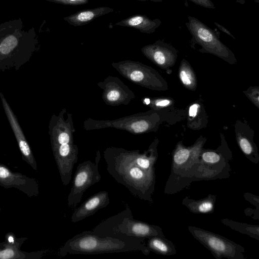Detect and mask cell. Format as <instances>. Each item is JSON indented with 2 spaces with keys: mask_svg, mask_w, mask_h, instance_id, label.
I'll list each match as a JSON object with an SVG mask.
<instances>
[{
  "mask_svg": "<svg viewBox=\"0 0 259 259\" xmlns=\"http://www.w3.org/2000/svg\"><path fill=\"white\" fill-rule=\"evenodd\" d=\"M107 170L118 183L140 199L153 202L155 184V170H147L134 160L131 150L110 147L103 151Z\"/></svg>",
  "mask_w": 259,
  "mask_h": 259,
  "instance_id": "1",
  "label": "cell"
},
{
  "mask_svg": "<svg viewBox=\"0 0 259 259\" xmlns=\"http://www.w3.org/2000/svg\"><path fill=\"white\" fill-rule=\"evenodd\" d=\"M38 37L34 28H24L21 18L0 24V71L18 70L36 51Z\"/></svg>",
  "mask_w": 259,
  "mask_h": 259,
  "instance_id": "2",
  "label": "cell"
},
{
  "mask_svg": "<svg viewBox=\"0 0 259 259\" xmlns=\"http://www.w3.org/2000/svg\"><path fill=\"white\" fill-rule=\"evenodd\" d=\"M75 132L72 114L67 112L65 108L58 115L52 116L49 134L53 154L64 186L70 182L74 165L78 160L79 150L74 143Z\"/></svg>",
  "mask_w": 259,
  "mask_h": 259,
  "instance_id": "3",
  "label": "cell"
},
{
  "mask_svg": "<svg viewBox=\"0 0 259 259\" xmlns=\"http://www.w3.org/2000/svg\"><path fill=\"white\" fill-rule=\"evenodd\" d=\"M144 239L101 237L92 231H84L68 239L59 250L64 257L68 254H98L140 251L147 255L150 251Z\"/></svg>",
  "mask_w": 259,
  "mask_h": 259,
  "instance_id": "4",
  "label": "cell"
},
{
  "mask_svg": "<svg viewBox=\"0 0 259 259\" xmlns=\"http://www.w3.org/2000/svg\"><path fill=\"white\" fill-rule=\"evenodd\" d=\"M92 231L101 237L118 238L146 239L164 235L160 227L134 219L128 206L122 211L101 222Z\"/></svg>",
  "mask_w": 259,
  "mask_h": 259,
  "instance_id": "5",
  "label": "cell"
},
{
  "mask_svg": "<svg viewBox=\"0 0 259 259\" xmlns=\"http://www.w3.org/2000/svg\"><path fill=\"white\" fill-rule=\"evenodd\" d=\"M204 143L202 140L191 147L177 144L172 154L171 170L164 189L165 194L176 193L194 181Z\"/></svg>",
  "mask_w": 259,
  "mask_h": 259,
  "instance_id": "6",
  "label": "cell"
},
{
  "mask_svg": "<svg viewBox=\"0 0 259 259\" xmlns=\"http://www.w3.org/2000/svg\"><path fill=\"white\" fill-rule=\"evenodd\" d=\"M156 110L127 115L111 120H98L89 118L83 124L85 130H94L104 128L121 130L134 135L154 131L157 127L158 116Z\"/></svg>",
  "mask_w": 259,
  "mask_h": 259,
  "instance_id": "7",
  "label": "cell"
},
{
  "mask_svg": "<svg viewBox=\"0 0 259 259\" xmlns=\"http://www.w3.org/2000/svg\"><path fill=\"white\" fill-rule=\"evenodd\" d=\"M185 24L192 35L190 40L192 48L198 45L201 53L215 55L229 63L236 62L234 54L220 40L214 30L195 17L189 16Z\"/></svg>",
  "mask_w": 259,
  "mask_h": 259,
  "instance_id": "8",
  "label": "cell"
},
{
  "mask_svg": "<svg viewBox=\"0 0 259 259\" xmlns=\"http://www.w3.org/2000/svg\"><path fill=\"white\" fill-rule=\"evenodd\" d=\"M189 232L217 259H244V248L236 242L207 230L189 226Z\"/></svg>",
  "mask_w": 259,
  "mask_h": 259,
  "instance_id": "9",
  "label": "cell"
},
{
  "mask_svg": "<svg viewBox=\"0 0 259 259\" xmlns=\"http://www.w3.org/2000/svg\"><path fill=\"white\" fill-rule=\"evenodd\" d=\"M112 67L131 82L152 90L164 91L166 82L153 68L140 62L124 60L113 62Z\"/></svg>",
  "mask_w": 259,
  "mask_h": 259,
  "instance_id": "10",
  "label": "cell"
},
{
  "mask_svg": "<svg viewBox=\"0 0 259 259\" xmlns=\"http://www.w3.org/2000/svg\"><path fill=\"white\" fill-rule=\"evenodd\" d=\"M100 158L101 154L98 150L95 162L87 160L77 165L67 197V205L69 207L75 208L80 202L84 192L89 187L100 181L101 176L98 168Z\"/></svg>",
  "mask_w": 259,
  "mask_h": 259,
  "instance_id": "11",
  "label": "cell"
},
{
  "mask_svg": "<svg viewBox=\"0 0 259 259\" xmlns=\"http://www.w3.org/2000/svg\"><path fill=\"white\" fill-rule=\"evenodd\" d=\"M231 155L227 156L219 150H203L200 153V165L194 178V181L226 179L231 170L229 160Z\"/></svg>",
  "mask_w": 259,
  "mask_h": 259,
  "instance_id": "12",
  "label": "cell"
},
{
  "mask_svg": "<svg viewBox=\"0 0 259 259\" xmlns=\"http://www.w3.org/2000/svg\"><path fill=\"white\" fill-rule=\"evenodd\" d=\"M97 85L103 91L102 97L107 105H127L136 98L134 93L116 76H109Z\"/></svg>",
  "mask_w": 259,
  "mask_h": 259,
  "instance_id": "13",
  "label": "cell"
},
{
  "mask_svg": "<svg viewBox=\"0 0 259 259\" xmlns=\"http://www.w3.org/2000/svg\"><path fill=\"white\" fill-rule=\"evenodd\" d=\"M0 186L5 188H16L27 196H37L38 183L36 179L19 172L12 171L6 165L0 163Z\"/></svg>",
  "mask_w": 259,
  "mask_h": 259,
  "instance_id": "14",
  "label": "cell"
},
{
  "mask_svg": "<svg viewBox=\"0 0 259 259\" xmlns=\"http://www.w3.org/2000/svg\"><path fill=\"white\" fill-rule=\"evenodd\" d=\"M3 107L17 141L22 159L35 171H37L36 161L18 118L2 93H0Z\"/></svg>",
  "mask_w": 259,
  "mask_h": 259,
  "instance_id": "15",
  "label": "cell"
},
{
  "mask_svg": "<svg viewBox=\"0 0 259 259\" xmlns=\"http://www.w3.org/2000/svg\"><path fill=\"white\" fill-rule=\"evenodd\" d=\"M26 237L17 238L13 233H8L5 240L0 243V259H40L48 250L26 252L20 249Z\"/></svg>",
  "mask_w": 259,
  "mask_h": 259,
  "instance_id": "16",
  "label": "cell"
},
{
  "mask_svg": "<svg viewBox=\"0 0 259 259\" xmlns=\"http://www.w3.org/2000/svg\"><path fill=\"white\" fill-rule=\"evenodd\" d=\"M143 54L158 67L166 69L175 64L178 52L172 46L158 40L141 49Z\"/></svg>",
  "mask_w": 259,
  "mask_h": 259,
  "instance_id": "17",
  "label": "cell"
},
{
  "mask_svg": "<svg viewBox=\"0 0 259 259\" xmlns=\"http://www.w3.org/2000/svg\"><path fill=\"white\" fill-rule=\"evenodd\" d=\"M110 198L106 191H100L83 202L74 210L71 217L73 223L79 222L94 214L109 204Z\"/></svg>",
  "mask_w": 259,
  "mask_h": 259,
  "instance_id": "18",
  "label": "cell"
},
{
  "mask_svg": "<svg viewBox=\"0 0 259 259\" xmlns=\"http://www.w3.org/2000/svg\"><path fill=\"white\" fill-rule=\"evenodd\" d=\"M159 19L152 20L146 15H135L123 19L115 24V25L130 27L139 30L141 32L151 34L161 25Z\"/></svg>",
  "mask_w": 259,
  "mask_h": 259,
  "instance_id": "19",
  "label": "cell"
},
{
  "mask_svg": "<svg viewBox=\"0 0 259 259\" xmlns=\"http://www.w3.org/2000/svg\"><path fill=\"white\" fill-rule=\"evenodd\" d=\"M114 9L108 7H100L79 11L63 19L74 26H82L94 20L96 18L113 12Z\"/></svg>",
  "mask_w": 259,
  "mask_h": 259,
  "instance_id": "20",
  "label": "cell"
},
{
  "mask_svg": "<svg viewBox=\"0 0 259 259\" xmlns=\"http://www.w3.org/2000/svg\"><path fill=\"white\" fill-rule=\"evenodd\" d=\"M215 201L216 195L210 194L206 197L198 200L186 196L182 200V204L193 213H208L213 212Z\"/></svg>",
  "mask_w": 259,
  "mask_h": 259,
  "instance_id": "21",
  "label": "cell"
},
{
  "mask_svg": "<svg viewBox=\"0 0 259 259\" xmlns=\"http://www.w3.org/2000/svg\"><path fill=\"white\" fill-rule=\"evenodd\" d=\"M147 239L146 245L150 251L166 256L172 255L176 253L175 245L165 238L164 235L152 236Z\"/></svg>",
  "mask_w": 259,
  "mask_h": 259,
  "instance_id": "22",
  "label": "cell"
},
{
  "mask_svg": "<svg viewBox=\"0 0 259 259\" xmlns=\"http://www.w3.org/2000/svg\"><path fill=\"white\" fill-rule=\"evenodd\" d=\"M221 222L232 230L259 240V226L257 225H252L244 223L237 222L229 219H223L221 220Z\"/></svg>",
  "mask_w": 259,
  "mask_h": 259,
  "instance_id": "23",
  "label": "cell"
},
{
  "mask_svg": "<svg viewBox=\"0 0 259 259\" xmlns=\"http://www.w3.org/2000/svg\"><path fill=\"white\" fill-rule=\"evenodd\" d=\"M237 141L240 149L247 158L257 164L259 162V155L255 144L251 139L243 136H237Z\"/></svg>",
  "mask_w": 259,
  "mask_h": 259,
  "instance_id": "24",
  "label": "cell"
},
{
  "mask_svg": "<svg viewBox=\"0 0 259 259\" xmlns=\"http://www.w3.org/2000/svg\"><path fill=\"white\" fill-rule=\"evenodd\" d=\"M179 77L185 88L194 91L197 86L195 73L190 64L185 60L182 61L179 69Z\"/></svg>",
  "mask_w": 259,
  "mask_h": 259,
  "instance_id": "25",
  "label": "cell"
},
{
  "mask_svg": "<svg viewBox=\"0 0 259 259\" xmlns=\"http://www.w3.org/2000/svg\"><path fill=\"white\" fill-rule=\"evenodd\" d=\"M50 2H53L57 4L69 5V6H78L87 4L89 3V0H46Z\"/></svg>",
  "mask_w": 259,
  "mask_h": 259,
  "instance_id": "26",
  "label": "cell"
},
{
  "mask_svg": "<svg viewBox=\"0 0 259 259\" xmlns=\"http://www.w3.org/2000/svg\"><path fill=\"white\" fill-rule=\"evenodd\" d=\"M243 197L244 198L249 201L251 204L255 205L256 207V209L258 210V206H259V197L257 196L254 195L252 194H250L249 193H245L243 195Z\"/></svg>",
  "mask_w": 259,
  "mask_h": 259,
  "instance_id": "27",
  "label": "cell"
},
{
  "mask_svg": "<svg viewBox=\"0 0 259 259\" xmlns=\"http://www.w3.org/2000/svg\"><path fill=\"white\" fill-rule=\"evenodd\" d=\"M196 5L205 8L215 9V7L211 0H189Z\"/></svg>",
  "mask_w": 259,
  "mask_h": 259,
  "instance_id": "28",
  "label": "cell"
},
{
  "mask_svg": "<svg viewBox=\"0 0 259 259\" xmlns=\"http://www.w3.org/2000/svg\"><path fill=\"white\" fill-rule=\"evenodd\" d=\"M214 23L215 25L222 31L227 34L228 35H229V36L232 37L233 38L235 39V37L234 36V35L227 28H226L223 25H222L215 22Z\"/></svg>",
  "mask_w": 259,
  "mask_h": 259,
  "instance_id": "29",
  "label": "cell"
},
{
  "mask_svg": "<svg viewBox=\"0 0 259 259\" xmlns=\"http://www.w3.org/2000/svg\"><path fill=\"white\" fill-rule=\"evenodd\" d=\"M135 1H151L153 2H161L163 0H135Z\"/></svg>",
  "mask_w": 259,
  "mask_h": 259,
  "instance_id": "30",
  "label": "cell"
},
{
  "mask_svg": "<svg viewBox=\"0 0 259 259\" xmlns=\"http://www.w3.org/2000/svg\"><path fill=\"white\" fill-rule=\"evenodd\" d=\"M1 211V206H0V212Z\"/></svg>",
  "mask_w": 259,
  "mask_h": 259,
  "instance_id": "31",
  "label": "cell"
}]
</instances>
